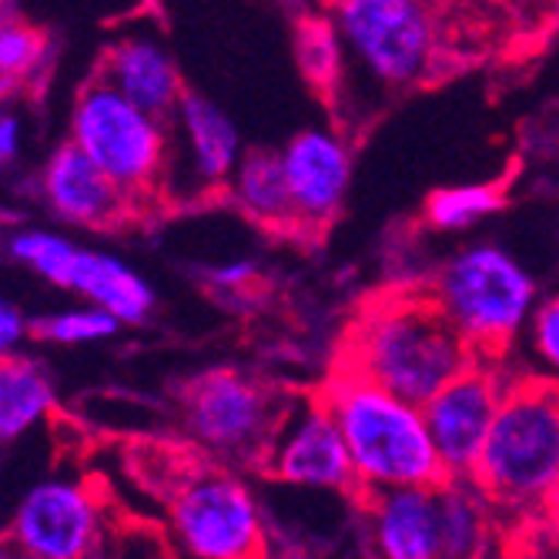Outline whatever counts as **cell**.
<instances>
[{
	"mask_svg": "<svg viewBox=\"0 0 559 559\" xmlns=\"http://www.w3.org/2000/svg\"><path fill=\"white\" fill-rule=\"evenodd\" d=\"M292 409L278 392L238 369H212L185 389V426L194 442L235 463H262Z\"/></svg>",
	"mask_w": 559,
	"mask_h": 559,
	"instance_id": "5b68a950",
	"label": "cell"
},
{
	"mask_svg": "<svg viewBox=\"0 0 559 559\" xmlns=\"http://www.w3.org/2000/svg\"><path fill=\"white\" fill-rule=\"evenodd\" d=\"M492 513L496 506L476 486V479L449 476L445 483H439L442 556L449 559L486 556L492 543Z\"/></svg>",
	"mask_w": 559,
	"mask_h": 559,
	"instance_id": "d6986e66",
	"label": "cell"
},
{
	"mask_svg": "<svg viewBox=\"0 0 559 559\" xmlns=\"http://www.w3.org/2000/svg\"><path fill=\"white\" fill-rule=\"evenodd\" d=\"M322 402L345 436L366 496L395 486H439L449 479L419 402L345 366L322 389Z\"/></svg>",
	"mask_w": 559,
	"mask_h": 559,
	"instance_id": "7a4b0ae2",
	"label": "cell"
},
{
	"mask_svg": "<svg viewBox=\"0 0 559 559\" xmlns=\"http://www.w3.org/2000/svg\"><path fill=\"white\" fill-rule=\"evenodd\" d=\"M533 345L539 359L559 376V295L543 301L533 319Z\"/></svg>",
	"mask_w": 559,
	"mask_h": 559,
	"instance_id": "d4e9b609",
	"label": "cell"
},
{
	"mask_svg": "<svg viewBox=\"0 0 559 559\" xmlns=\"http://www.w3.org/2000/svg\"><path fill=\"white\" fill-rule=\"evenodd\" d=\"M24 335V319L21 312L14 309V305H8L4 298H0V355L11 352Z\"/></svg>",
	"mask_w": 559,
	"mask_h": 559,
	"instance_id": "4316f807",
	"label": "cell"
},
{
	"mask_svg": "<svg viewBox=\"0 0 559 559\" xmlns=\"http://www.w3.org/2000/svg\"><path fill=\"white\" fill-rule=\"evenodd\" d=\"M171 533L198 559H245L269 549L265 513L251 486L231 473H198L171 499Z\"/></svg>",
	"mask_w": 559,
	"mask_h": 559,
	"instance_id": "ba28073f",
	"label": "cell"
},
{
	"mask_svg": "<svg viewBox=\"0 0 559 559\" xmlns=\"http://www.w3.org/2000/svg\"><path fill=\"white\" fill-rule=\"evenodd\" d=\"M473 362V345L432 292H395L369 301L348 329L342 359L345 369L419 405Z\"/></svg>",
	"mask_w": 559,
	"mask_h": 559,
	"instance_id": "6da1fadb",
	"label": "cell"
},
{
	"mask_svg": "<svg viewBox=\"0 0 559 559\" xmlns=\"http://www.w3.org/2000/svg\"><path fill=\"white\" fill-rule=\"evenodd\" d=\"M432 298L476 355H499L533 312V275L499 245H469L439 269Z\"/></svg>",
	"mask_w": 559,
	"mask_h": 559,
	"instance_id": "277c9868",
	"label": "cell"
},
{
	"mask_svg": "<svg viewBox=\"0 0 559 559\" xmlns=\"http://www.w3.org/2000/svg\"><path fill=\"white\" fill-rule=\"evenodd\" d=\"M502 392L506 385L499 382V376L473 362L423 402L426 426L449 476L473 479L492 419L499 413Z\"/></svg>",
	"mask_w": 559,
	"mask_h": 559,
	"instance_id": "8fae6325",
	"label": "cell"
},
{
	"mask_svg": "<svg viewBox=\"0 0 559 559\" xmlns=\"http://www.w3.org/2000/svg\"><path fill=\"white\" fill-rule=\"evenodd\" d=\"M17 138L21 128L14 118H0V162H11L17 155Z\"/></svg>",
	"mask_w": 559,
	"mask_h": 559,
	"instance_id": "83f0119b",
	"label": "cell"
},
{
	"mask_svg": "<svg viewBox=\"0 0 559 559\" xmlns=\"http://www.w3.org/2000/svg\"><path fill=\"white\" fill-rule=\"evenodd\" d=\"M502 209V188L496 185H455L439 188L426 201V222L436 231H460Z\"/></svg>",
	"mask_w": 559,
	"mask_h": 559,
	"instance_id": "7402d4cb",
	"label": "cell"
},
{
	"mask_svg": "<svg viewBox=\"0 0 559 559\" xmlns=\"http://www.w3.org/2000/svg\"><path fill=\"white\" fill-rule=\"evenodd\" d=\"M105 81H111L124 97H131L138 108L151 111L155 118H171L185 97L181 78L168 50L147 37H128L105 61Z\"/></svg>",
	"mask_w": 559,
	"mask_h": 559,
	"instance_id": "2e32d148",
	"label": "cell"
},
{
	"mask_svg": "<svg viewBox=\"0 0 559 559\" xmlns=\"http://www.w3.org/2000/svg\"><path fill=\"white\" fill-rule=\"evenodd\" d=\"M295 61L319 94H332L345 71V40L329 17H305L295 27Z\"/></svg>",
	"mask_w": 559,
	"mask_h": 559,
	"instance_id": "44dd1931",
	"label": "cell"
},
{
	"mask_svg": "<svg viewBox=\"0 0 559 559\" xmlns=\"http://www.w3.org/2000/svg\"><path fill=\"white\" fill-rule=\"evenodd\" d=\"M40 55V37L27 27H0V74L17 78Z\"/></svg>",
	"mask_w": 559,
	"mask_h": 559,
	"instance_id": "cb8c5ba5",
	"label": "cell"
},
{
	"mask_svg": "<svg viewBox=\"0 0 559 559\" xmlns=\"http://www.w3.org/2000/svg\"><path fill=\"white\" fill-rule=\"evenodd\" d=\"M74 144L105 168L128 194H144L165 171L168 138L162 118L138 108L111 81L84 87L74 108Z\"/></svg>",
	"mask_w": 559,
	"mask_h": 559,
	"instance_id": "52a82bcc",
	"label": "cell"
},
{
	"mask_svg": "<svg viewBox=\"0 0 559 559\" xmlns=\"http://www.w3.org/2000/svg\"><path fill=\"white\" fill-rule=\"evenodd\" d=\"M21 552L37 559H78L100 543V510L78 483L50 479L34 486L14 516Z\"/></svg>",
	"mask_w": 559,
	"mask_h": 559,
	"instance_id": "7c38bea8",
	"label": "cell"
},
{
	"mask_svg": "<svg viewBox=\"0 0 559 559\" xmlns=\"http://www.w3.org/2000/svg\"><path fill=\"white\" fill-rule=\"evenodd\" d=\"M275 483L322 492H362L345 436L332 409L319 399L292 409L262 466Z\"/></svg>",
	"mask_w": 559,
	"mask_h": 559,
	"instance_id": "30bf717a",
	"label": "cell"
},
{
	"mask_svg": "<svg viewBox=\"0 0 559 559\" xmlns=\"http://www.w3.org/2000/svg\"><path fill=\"white\" fill-rule=\"evenodd\" d=\"M476 486L496 513H539L559 502V382L506 385Z\"/></svg>",
	"mask_w": 559,
	"mask_h": 559,
	"instance_id": "3957f363",
	"label": "cell"
},
{
	"mask_svg": "<svg viewBox=\"0 0 559 559\" xmlns=\"http://www.w3.org/2000/svg\"><path fill=\"white\" fill-rule=\"evenodd\" d=\"M178 124L181 134L188 141L191 151V168L194 178L205 185H225L231 181L235 168H238V128L231 124V118L215 105L205 94H188L178 105Z\"/></svg>",
	"mask_w": 559,
	"mask_h": 559,
	"instance_id": "e0dca14e",
	"label": "cell"
},
{
	"mask_svg": "<svg viewBox=\"0 0 559 559\" xmlns=\"http://www.w3.org/2000/svg\"><path fill=\"white\" fill-rule=\"evenodd\" d=\"M259 278V265L248 259H235V262H222V265H209L205 269V282L218 292H245L251 282Z\"/></svg>",
	"mask_w": 559,
	"mask_h": 559,
	"instance_id": "484cf974",
	"label": "cell"
},
{
	"mask_svg": "<svg viewBox=\"0 0 559 559\" xmlns=\"http://www.w3.org/2000/svg\"><path fill=\"white\" fill-rule=\"evenodd\" d=\"M345 50L385 87H413L436 64V21L426 0H335Z\"/></svg>",
	"mask_w": 559,
	"mask_h": 559,
	"instance_id": "8992f818",
	"label": "cell"
},
{
	"mask_svg": "<svg viewBox=\"0 0 559 559\" xmlns=\"http://www.w3.org/2000/svg\"><path fill=\"white\" fill-rule=\"evenodd\" d=\"M14 259L27 262L37 275L84 295L91 305H100L124 325H141L155 312L151 285L115 255L78 248L74 241L50 231H24L11 241Z\"/></svg>",
	"mask_w": 559,
	"mask_h": 559,
	"instance_id": "9c48e42d",
	"label": "cell"
},
{
	"mask_svg": "<svg viewBox=\"0 0 559 559\" xmlns=\"http://www.w3.org/2000/svg\"><path fill=\"white\" fill-rule=\"evenodd\" d=\"M50 405H55V385L47 372L21 355H0V445L34 429L50 413Z\"/></svg>",
	"mask_w": 559,
	"mask_h": 559,
	"instance_id": "ffe728a7",
	"label": "cell"
},
{
	"mask_svg": "<svg viewBox=\"0 0 559 559\" xmlns=\"http://www.w3.org/2000/svg\"><path fill=\"white\" fill-rule=\"evenodd\" d=\"M369 539L385 559H439V486H395L369 492Z\"/></svg>",
	"mask_w": 559,
	"mask_h": 559,
	"instance_id": "9a60e30c",
	"label": "cell"
},
{
	"mask_svg": "<svg viewBox=\"0 0 559 559\" xmlns=\"http://www.w3.org/2000/svg\"><path fill=\"white\" fill-rule=\"evenodd\" d=\"M44 194L64 222L87 228H111L131 212V194L74 141L47 162Z\"/></svg>",
	"mask_w": 559,
	"mask_h": 559,
	"instance_id": "5bb4252c",
	"label": "cell"
},
{
	"mask_svg": "<svg viewBox=\"0 0 559 559\" xmlns=\"http://www.w3.org/2000/svg\"><path fill=\"white\" fill-rule=\"evenodd\" d=\"M295 218L305 228H325L345 205L352 185V147L342 134L309 128L282 147Z\"/></svg>",
	"mask_w": 559,
	"mask_h": 559,
	"instance_id": "4fadbf2b",
	"label": "cell"
},
{
	"mask_svg": "<svg viewBox=\"0 0 559 559\" xmlns=\"http://www.w3.org/2000/svg\"><path fill=\"white\" fill-rule=\"evenodd\" d=\"M124 322L118 316H111L100 305H91V309H74V312H58L47 316L40 322H34V335L61 342V345H81V342H97L108 338L121 329Z\"/></svg>",
	"mask_w": 559,
	"mask_h": 559,
	"instance_id": "603a6c76",
	"label": "cell"
},
{
	"mask_svg": "<svg viewBox=\"0 0 559 559\" xmlns=\"http://www.w3.org/2000/svg\"><path fill=\"white\" fill-rule=\"evenodd\" d=\"M231 194L235 205L265 228L298 225L282 151H248L231 175Z\"/></svg>",
	"mask_w": 559,
	"mask_h": 559,
	"instance_id": "ac0fdd59",
	"label": "cell"
}]
</instances>
